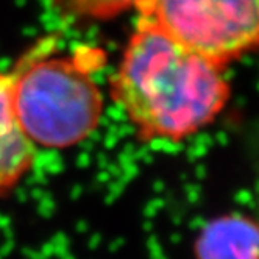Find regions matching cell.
<instances>
[{
    "mask_svg": "<svg viewBox=\"0 0 259 259\" xmlns=\"http://www.w3.org/2000/svg\"><path fill=\"white\" fill-rule=\"evenodd\" d=\"M139 0H63V4L78 16L92 19H111L130 8H136Z\"/></svg>",
    "mask_w": 259,
    "mask_h": 259,
    "instance_id": "obj_6",
    "label": "cell"
},
{
    "mask_svg": "<svg viewBox=\"0 0 259 259\" xmlns=\"http://www.w3.org/2000/svg\"><path fill=\"white\" fill-rule=\"evenodd\" d=\"M230 86L220 66L138 21L111 78V97L144 142H180L225 108Z\"/></svg>",
    "mask_w": 259,
    "mask_h": 259,
    "instance_id": "obj_1",
    "label": "cell"
},
{
    "mask_svg": "<svg viewBox=\"0 0 259 259\" xmlns=\"http://www.w3.org/2000/svg\"><path fill=\"white\" fill-rule=\"evenodd\" d=\"M94 55L31 57L13 72V106L34 147L70 149L96 132L103 94L92 78Z\"/></svg>",
    "mask_w": 259,
    "mask_h": 259,
    "instance_id": "obj_2",
    "label": "cell"
},
{
    "mask_svg": "<svg viewBox=\"0 0 259 259\" xmlns=\"http://www.w3.org/2000/svg\"><path fill=\"white\" fill-rule=\"evenodd\" d=\"M194 259H259V222L242 214L206 222L194 240Z\"/></svg>",
    "mask_w": 259,
    "mask_h": 259,
    "instance_id": "obj_4",
    "label": "cell"
},
{
    "mask_svg": "<svg viewBox=\"0 0 259 259\" xmlns=\"http://www.w3.org/2000/svg\"><path fill=\"white\" fill-rule=\"evenodd\" d=\"M139 21L220 66L259 47V0H139Z\"/></svg>",
    "mask_w": 259,
    "mask_h": 259,
    "instance_id": "obj_3",
    "label": "cell"
},
{
    "mask_svg": "<svg viewBox=\"0 0 259 259\" xmlns=\"http://www.w3.org/2000/svg\"><path fill=\"white\" fill-rule=\"evenodd\" d=\"M36 147L17 123L13 106V72H0V197L31 170Z\"/></svg>",
    "mask_w": 259,
    "mask_h": 259,
    "instance_id": "obj_5",
    "label": "cell"
}]
</instances>
